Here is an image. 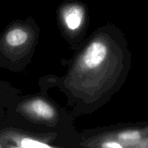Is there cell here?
I'll return each instance as SVG.
<instances>
[{
  "mask_svg": "<svg viewBox=\"0 0 148 148\" xmlns=\"http://www.w3.org/2000/svg\"><path fill=\"white\" fill-rule=\"evenodd\" d=\"M28 39L27 32L20 27L10 29L3 36L0 42V51L3 54L10 53L13 49L23 46Z\"/></svg>",
  "mask_w": 148,
  "mask_h": 148,
  "instance_id": "1",
  "label": "cell"
},
{
  "mask_svg": "<svg viewBox=\"0 0 148 148\" xmlns=\"http://www.w3.org/2000/svg\"><path fill=\"white\" fill-rule=\"evenodd\" d=\"M106 55V46L101 42H94L87 49L83 58L84 63L89 69H93L103 63Z\"/></svg>",
  "mask_w": 148,
  "mask_h": 148,
  "instance_id": "2",
  "label": "cell"
},
{
  "mask_svg": "<svg viewBox=\"0 0 148 148\" xmlns=\"http://www.w3.org/2000/svg\"><path fill=\"white\" fill-rule=\"evenodd\" d=\"M83 17V11L77 6H72L65 11L64 20L68 28L75 30L80 27Z\"/></svg>",
  "mask_w": 148,
  "mask_h": 148,
  "instance_id": "3",
  "label": "cell"
},
{
  "mask_svg": "<svg viewBox=\"0 0 148 148\" xmlns=\"http://www.w3.org/2000/svg\"><path fill=\"white\" fill-rule=\"evenodd\" d=\"M28 109L36 116L41 117L43 119L53 118L54 116V111L51 106L49 105L47 103L44 102L41 100H35L29 105Z\"/></svg>",
  "mask_w": 148,
  "mask_h": 148,
  "instance_id": "4",
  "label": "cell"
},
{
  "mask_svg": "<svg viewBox=\"0 0 148 148\" xmlns=\"http://www.w3.org/2000/svg\"><path fill=\"white\" fill-rule=\"evenodd\" d=\"M18 143L20 147L24 148H51L49 145L27 137L21 139Z\"/></svg>",
  "mask_w": 148,
  "mask_h": 148,
  "instance_id": "5",
  "label": "cell"
},
{
  "mask_svg": "<svg viewBox=\"0 0 148 148\" xmlns=\"http://www.w3.org/2000/svg\"><path fill=\"white\" fill-rule=\"evenodd\" d=\"M142 136L140 132L138 131H130L125 132L119 134V138L124 142H130V143H136L140 141Z\"/></svg>",
  "mask_w": 148,
  "mask_h": 148,
  "instance_id": "6",
  "label": "cell"
},
{
  "mask_svg": "<svg viewBox=\"0 0 148 148\" xmlns=\"http://www.w3.org/2000/svg\"><path fill=\"white\" fill-rule=\"evenodd\" d=\"M102 146L103 147H106V148H121L123 147L121 144L114 141L106 142V143H103Z\"/></svg>",
  "mask_w": 148,
  "mask_h": 148,
  "instance_id": "7",
  "label": "cell"
},
{
  "mask_svg": "<svg viewBox=\"0 0 148 148\" xmlns=\"http://www.w3.org/2000/svg\"><path fill=\"white\" fill-rule=\"evenodd\" d=\"M3 147V145H1V140H0V147Z\"/></svg>",
  "mask_w": 148,
  "mask_h": 148,
  "instance_id": "8",
  "label": "cell"
}]
</instances>
